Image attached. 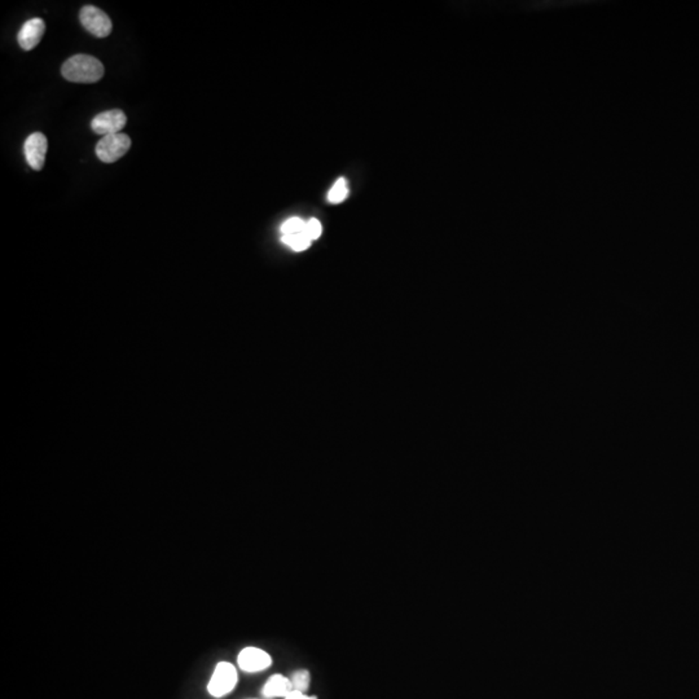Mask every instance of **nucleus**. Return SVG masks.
<instances>
[{
  "label": "nucleus",
  "mask_w": 699,
  "mask_h": 699,
  "mask_svg": "<svg viewBox=\"0 0 699 699\" xmlns=\"http://www.w3.org/2000/svg\"><path fill=\"white\" fill-rule=\"evenodd\" d=\"M48 149V142L45 133H34L26 139L23 145V152L29 166L41 171L45 166V155Z\"/></svg>",
  "instance_id": "obj_7"
},
{
  "label": "nucleus",
  "mask_w": 699,
  "mask_h": 699,
  "mask_svg": "<svg viewBox=\"0 0 699 699\" xmlns=\"http://www.w3.org/2000/svg\"><path fill=\"white\" fill-rule=\"evenodd\" d=\"M282 243L290 246L296 252H303L310 247L311 240L306 233H296L282 236Z\"/></svg>",
  "instance_id": "obj_10"
},
{
  "label": "nucleus",
  "mask_w": 699,
  "mask_h": 699,
  "mask_svg": "<svg viewBox=\"0 0 699 699\" xmlns=\"http://www.w3.org/2000/svg\"><path fill=\"white\" fill-rule=\"evenodd\" d=\"M238 667L247 674H256L265 671L272 665V658L266 650L249 646L245 647L237 656Z\"/></svg>",
  "instance_id": "obj_5"
},
{
  "label": "nucleus",
  "mask_w": 699,
  "mask_h": 699,
  "mask_svg": "<svg viewBox=\"0 0 699 699\" xmlns=\"http://www.w3.org/2000/svg\"><path fill=\"white\" fill-rule=\"evenodd\" d=\"M126 122H127L126 114L120 109H113L98 114L91 122V129L95 133L107 136L113 133H120L126 126Z\"/></svg>",
  "instance_id": "obj_6"
},
{
  "label": "nucleus",
  "mask_w": 699,
  "mask_h": 699,
  "mask_svg": "<svg viewBox=\"0 0 699 699\" xmlns=\"http://www.w3.org/2000/svg\"><path fill=\"white\" fill-rule=\"evenodd\" d=\"M238 681L237 669L230 662H219L208 684V691L214 698H222L228 696L236 688Z\"/></svg>",
  "instance_id": "obj_2"
},
{
  "label": "nucleus",
  "mask_w": 699,
  "mask_h": 699,
  "mask_svg": "<svg viewBox=\"0 0 699 699\" xmlns=\"http://www.w3.org/2000/svg\"><path fill=\"white\" fill-rule=\"evenodd\" d=\"M306 230V222L300 218H290L287 222L281 225V233L282 236L287 234H296V233H304Z\"/></svg>",
  "instance_id": "obj_13"
},
{
  "label": "nucleus",
  "mask_w": 699,
  "mask_h": 699,
  "mask_svg": "<svg viewBox=\"0 0 699 699\" xmlns=\"http://www.w3.org/2000/svg\"><path fill=\"white\" fill-rule=\"evenodd\" d=\"M79 20L82 26L89 33L98 36V38H105L109 36L113 29L111 19L105 12L101 11L98 7L93 5H85L79 12Z\"/></svg>",
  "instance_id": "obj_4"
},
{
  "label": "nucleus",
  "mask_w": 699,
  "mask_h": 699,
  "mask_svg": "<svg viewBox=\"0 0 699 699\" xmlns=\"http://www.w3.org/2000/svg\"><path fill=\"white\" fill-rule=\"evenodd\" d=\"M284 699H318V698H316V697H310V696H307V694H304V693H302V691H298V690H291V691L289 693L288 696H287V697H285V698Z\"/></svg>",
  "instance_id": "obj_15"
},
{
  "label": "nucleus",
  "mask_w": 699,
  "mask_h": 699,
  "mask_svg": "<svg viewBox=\"0 0 699 699\" xmlns=\"http://www.w3.org/2000/svg\"><path fill=\"white\" fill-rule=\"evenodd\" d=\"M290 681H291V685H293V690H298V691H302V693H306L309 688H310V672L307 669L296 671L293 674V676L290 677Z\"/></svg>",
  "instance_id": "obj_11"
},
{
  "label": "nucleus",
  "mask_w": 699,
  "mask_h": 699,
  "mask_svg": "<svg viewBox=\"0 0 699 699\" xmlns=\"http://www.w3.org/2000/svg\"><path fill=\"white\" fill-rule=\"evenodd\" d=\"M293 690L291 681L282 675H274L267 680L262 688V696L267 699L285 698Z\"/></svg>",
  "instance_id": "obj_9"
},
{
  "label": "nucleus",
  "mask_w": 699,
  "mask_h": 699,
  "mask_svg": "<svg viewBox=\"0 0 699 699\" xmlns=\"http://www.w3.org/2000/svg\"><path fill=\"white\" fill-rule=\"evenodd\" d=\"M131 148V139L126 133L104 136L96 145V155L104 164H113L122 158Z\"/></svg>",
  "instance_id": "obj_3"
},
{
  "label": "nucleus",
  "mask_w": 699,
  "mask_h": 699,
  "mask_svg": "<svg viewBox=\"0 0 699 699\" xmlns=\"http://www.w3.org/2000/svg\"><path fill=\"white\" fill-rule=\"evenodd\" d=\"M61 74L69 82L96 83L104 76V65L93 56L76 55L64 63Z\"/></svg>",
  "instance_id": "obj_1"
},
{
  "label": "nucleus",
  "mask_w": 699,
  "mask_h": 699,
  "mask_svg": "<svg viewBox=\"0 0 699 699\" xmlns=\"http://www.w3.org/2000/svg\"><path fill=\"white\" fill-rule=\"evenodd\" d=\"M322 224L318 221V219H310L309 222H306V230L304 233L307 234V237L312 240H316L322 236Z\"/></svg>",
  "instance_id": "obj_14"
},
{
  "label": "nucleus",
  "mask_w": 699,
  "mask_h": 699,
  "mask_svg": "<svg viewBox=\"0 0 699 699\" xmlns=\"http://www.w3.org/2000/svg\"><path fill=\"white\" fill-rule=\"evenodd\" d=\"M347 195H348V189H347L346 180L342 178L338 179L328 193V200L332 203H340L347 197Z\"/></svg>",
  "instance_id": "obj_12"
},
{
  "label": "nucleus",
  "mask_w": 699,
  "mask_h": 699,
  "mask_svg": "<svg viewBox=\"0 0 699 699\" xmlns=\"http://www.w3.org/2000/svg\"><path fill=\"white\" fill-rule=\"evenodd\" d=\"M45 32V23L42 19H32L23 23L17 41L25 51H32L42 41Z\"/></svg>",
  "instance_id": "obj_8"
}]
</instances>
